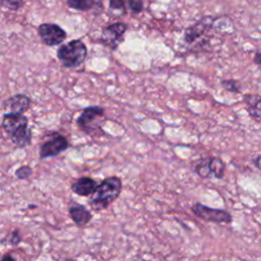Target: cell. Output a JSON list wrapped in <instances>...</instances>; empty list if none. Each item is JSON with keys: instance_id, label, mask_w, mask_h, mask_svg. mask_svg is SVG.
I'll list each match as a JSON object with an SVG mask.
<instances>
[{"instance_id": "15", "label": "cell", "mask_w": 261, "mask_h": 261, "mask_svg": "<svg viewBox=\"0 0 261 261\" xmlns=\"http://www.w3.org/2000/svg\"><path fill=\"white\" fill-rule=\"evenodd\" d=\"M66 5L69 8L79 11H88L96 7H102V2L95 0H67Z\"/></svg>"}, {"instance_id": "11", "label": "cell", "mask_w": 261, "mask_h": 261, "mask_svg": "<svg viewBox=\"0 0 261 261\" xmlns=\"http://www.w3.org/2000/svg\"><path fill=\"white\" fill-rule=\"evenodd\" d=\"M31 105V99L24 94H15L10 96L3 102L4 109L8 110L7 113L23 114Z\"/></svg>"}, {"instance_id": "9", "label": "cell", "mask_w": 261, "mask_h": 261, "mask_svg": "<svg viewBox=\"0 0 261 261\" xmlns=\"http://www.w3.org/2000/svg\"><path fill=\"white\" fill-rule=\"evenodd\" d=\"M191 210L198 218L208 222H214L218 224L220 223L228 224L232 221L231 214L224 209L211 208L201 203H195L191 207Z\"/></svg>"}, {"instance_id": "20", "label": "cell", "mask_w": 261, "mask_h": 261, "mask_svg": "<svg viewBox=\"0 0 261 261\" xmlns=\"http://www.w3.org/2000/svg\"><path fill=\"white\" fill-rule=\"evenodd\" d=\"M0 5L8 10H13V11H16L18 10L19 8H21L23 5H24V2L23 1H11V0H2L0 1Z\"/></svg>"}, {"instance_id": "1", "label": "cell", "mask_w": 261, "mask_h": 261, "mask_svg": "<svg viewBox=\"0 0 261 261\" xmlns=\"http://www.w3.org/2000/svg\"><path fill=\"white\" fill-rule=\"evenodd\" d=\"M122 181L118 176H109L98 184L95 192L90 196L89 206L94 211H103L107 209L120 195Z\"/></svg>"}, {"instance_id": "4", "label": "cell", "mask_w": 261, "mask_h": 261, "mask_svg": "<svg viewBox=\"0 0 261 261\" xmlns=\"http://www.w3.org/2000/svg\"><path fill=\"white\" fill-rule=\"evenodd\" d=\"M215 18L210 15L201 17L194 24L188 27L185 30L182 41L187 47L191 48H204L208 43L207 35L213 28Z\"/></svg>"}, {"instance_id": "24", "label": "cell", "mask_w": 261, "mask_h": 261, "mask_svg": "<svg viewBox=\"0 0 261 261\" xmlns=\"http://www.w3.org/2000/svg\"><path fill=\"white\" fill-rule=\"evenodd\" d=\"M253 163L255 164V166H256V168L257 169H260V155H257L254 159H253Z\"/></svg>"}, {"instance_id": "10", "label": "cell", "mask_w": 261, "mask_h": 261, "mask_svg": "<svg viewBox=\"0 0 261 261\" xmlns=\"http://www.w3.org/2000/svg\"><path fill=\"white\" fill-rule=\"evenodd\" d=\"M37 31L43 44L49 47L62 44L67 37L66 32L57 23H52V22L41 23L38 27Z\"/></svg>"}, {"instance_id": "19", "label": "cell", "mask_w": 261, "mask_h": 261, "mask_svg": "<svg viewBox=\"0 0 261 261\" xmlns=\"http://www.w3.org/2000/svg\"><path fill=\"white\" fill-rule=\"evenodd\" d=\"M33 169L29 165H21L15 170V176L18 179H28L32 176Z\"/></svg>"}, {"instance_id": "22", "label": "cell", "mask_w": 261, "mask_h": 261, "mask_svg": "<svg viewBox=\"0 0 261 261\" xmlns=\"http://www.w3.org/2000/svg\"><path fill=\"white\" fill-rule=\"evenodd\" d=\"M0 261H16V260H15V258H14L11 254L7 253V254H5V255L2 256V258H1Z\"/></svg>"}, {"instance_id": "21", "label": "cell", "mask_w": 261, "mask_h": 261, "mask_svg": "<svg viewBox=\"0 0 261 261\" xmlns=\"http://www.w3.org/2000/svg\"><path fill=\"white\" fill-rule=\"evenodd\" d=\"M125 4L127 5L128 9L135 14L142 12L144 9V2L141 0H128L127 2H125Z\"/></svg>"}, {"instance_id": "23", "label": "cell", "mask_w": 261, "mask_h": 261, "mask_svg": "<svg viewBox=\"0 0 261 261\" xmlns=\"http://www.w3.org/2000/svg\"><path fill=\"white\" fill-rule=\"evenodd\" d=\"M260 58H261V56H260V50L258 49L257 51H256V53H255V58H254V62L256 63V65H260Z\"/></svg>"}, {"instance_id": "7", "label": "cell", "mask_w": 261, "mask_h": 261, "mask_svg": "<svg viewBox=\"0 0 261 261\" xmlns=\"http://www.w3.org/2000/svg\"><path fill=\"white\" fill-rule=\"evenodd\" d=\"M69 148V142L63 135L57 132H51L41 143L39 148L40 159H47L58 156Z\"/></svg>"}, {"instance_id": "14", "label": "cell", "mask_w": 261, "mask_h": 261, "mask_svg": "<svg viewBox=\"0 0 261 261\" xmlns=\"http://www.w3.org/2000/svg\"><path fill=\"white\" fill-rule=\"evenodd\" d=\"M244 102L246 104V109L251 117L255 119L257 122L260 121L261 116V109H260V102L261 98L257 94H246L244 96Z\"/></svg>"}, {"instance_id": "5", "label": "cell", "mask_w": 261, "mask_h": 261, "mask_svg": "<svg viewBox=\"0 0 261 261\" xmlns=\"http://www.w3.org/2000/svg\"><path fill=\"white\" fill-rule=\"evenodd\" d=\"M105 121V110L98 105H92L84 108L76 118V125L87 135H98L102 130Z\"/></svg>"}, {"instance_id": "3", "label": "cell", "mask_w": 261, "mask_h": 261, "mask_svg": "<svg viewBox=\"0 0 261 261\" xmlns=\"http://www.w3.org/2000/svg\"><path fill=\"white\" fill-rule=\"evenodd\" d=\"M87 55V46L81 39H73L62 44L56 52L57 59L65 68L79 67L84 63Z\"/></svg>"}, {"instance_id": "6", "label": "cell", "mask_w": 261, "mask_h": 261, "mask_svg": "<svg viewBox=\"0 0 261 261\" xmlns=\"http://www.w3.org/2000/svg\"><path fill=\"white\" fill-rule=\"evenodd\" d=\"M192 166L194 172L204 179L211 177L221 179L224 176L225 164L219 157L207 156L204 158H200L194 161L192 163Z\"/></svg>"}, {"instance_id": "25", "label": "cell", "mask_w": 261, "mask_h": 261, "mask_svg": "<svg viewBox=\"0 0 261 261\" xmlns=\"http://www.w3.org/2000/svg\"><path fill=\"white\" fill-rule=\"evenodd\" d=\"M3 134H2V129H1V125H0V138H2Z\"/></svg>"}, {"instance_id": "18", "label": "cell", "mask_w": 261, "mask_h": 261, "mask_svg": "<svg viewBox=\"0 0 261 261\" xmlns=\"http://www.w3.org/2000/svg\"><path fill=\"white\" fill-rule=\"evenodd\" d=\"M221 87L230 93H241L240 83L236 80H223L220 83Z\"/></svg>"}, {"instance_id": "17", "label": "cell", "mask_w": 261, "mask_h": 261, "mask_svg": "<svg viewBox=\"0 0 261 261\" xmlns=\"http://www.w3.org/2000/svg\"><path fill=\"white\" fill-rule=\"evenodd\" d=\"M109 9L115 15V12H118L117 15H124L126 13L125 2L122 0H110L109 1Z\"/></svg>"}, {"instance_id": "12", "label": "cell", "mask_w": 261, "mask_h": 261, "mask_svg": "<svg viewBox=\"0 0 261 261\" xmlns=\"http://www.w3.org/2000/svg\"><path fill=\"white\" fill-rule=\"evenodd\" d=\"M68 214L77 227L86 226L93 218L91 211L84 205L72 202L68 206Z\"/></svg>"}, {"instance_id": "2", "label": "cell", "mask_w": 261, "mask_h": 261, "mask_svg": "<svg viewBox=\"0 0 261 261\" xmlns=\"http://www.w3.org/2000/svg\"><path fill=\"white\" fill-rule=\"evenodd\" d=\"M1 126L16 147L25 148L32 144L33 134L25 115L5 113L3 114Z\"/></svg>"}, {"instance_id": "13", "label": "cell", "mask_w": 261, "mask_h": 261, "mask_svg": "<svg viewBox=\"0 0 261 261\" xmlns=\"http://www.w3.org/2000/svg\"><path fill=\"white\" fill-rule=\"evenodd\" d=\"M97 186L98 182L94 178L89 176H82L71 182L70 190L79 196L89 197L95 192Z\"/></svg>"}, {"instance_id": "8", "label": "cell", "mask_w": 261, "mask_h": 261, "mask_svg": "<svg viewBox=\"0 0 261 261\" xmlns=\"http://www.w3.org/2000/svg\"><path fill=\"white\" fill-rule=\"evenodd\" d=\"M128 29L125 22H113L102 29L100 43L110 50H115L124 40V35Z\"/></svg>"}, {"instance_id": "16", "label": "cell", "mask_w": 261, "mask_h": 261, "mask_svg": "<svg viewBox=\"0 0 261 261\" xmlns=\"http://www.w3.org/2000/svg\"><path fill=\"white\" fill-rule=\"evenodd\" d=\"M20 242H21V236L18 229L12 230L4 239L0 240V244L9 245V246H17Z\"/></svg>"}]
</instances>
